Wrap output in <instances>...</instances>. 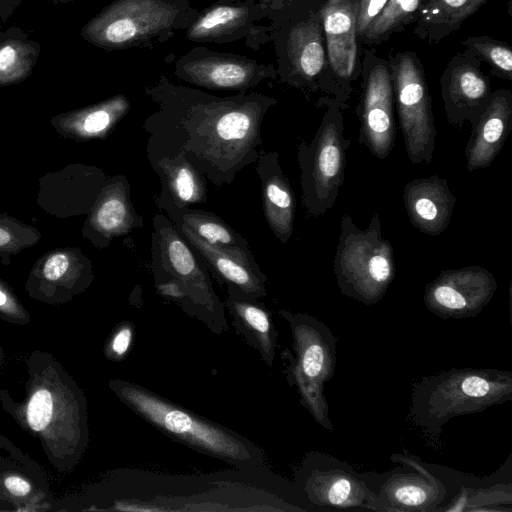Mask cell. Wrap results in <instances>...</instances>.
Returning <instances> with one entry per match:
<instances>
[{
	"label": "cell",
	"instance_id": "1",
	"mask_svg": "<svg viewBox=\"0 0 512 512\" xmlns=\"http://www.w3.org/2000/svg\"><path fill=\"white\" fill-rule=\"evenodd\" d=\"M143 91L157 106L144 124L150 161L182 153L218 188L258 159L262 121L277 103L256 92L215 96L175 84L164 74Z\"/></svg>",
	"mask_w": 512,
	"mask_h": 512
},
{
	"label": "cell",
	"instance_id": "2",
	"mask_svg": "<svg viewBox=\"0 0 512 512\" xmlns=\"http://www.w3.org/2000/svg\"><path fill=\"white\" fill-rule=\"evenodd\" d=\"M512 399V373L493 368H453L414 384L410 421L431 446H438L451 419L486 410Z\"/></svg>",
	"mask_w": 512,
	"mask_h": 512
},
{
	"label": "cell",
	"instance_id": "3",
	"mask_svg": "<svg viewBox=\"0 0 512 512\" xmlns=\"http://www.w3.org/2000/svg\"><path fill=\"white\" fill-rule=\"evenodd\" d=\"M199 10L189 0H113L80 30L106 51L152 48L185 31Z\"/></svg>",
	"mask_w": 512,
	"mask_h": 512
},
{
	"label": "cell",
	"instance_id": "4",
	"mask_svg": "<svg viewBox=\"0 0 512 512\" xmlns=\"http://www.w3.org/2000/svg\"><path fill=\"white\" fill-rule=\"evenodd\" d=\"M320 3L321 0H284L271 6L268 18L277 80L303 93L323 91L327 78Z\"/></svg>",
	"mask_w": 512,
	"mask_h": 512
},
{
	"label": "cell",
	"instance_id": "5",
	"mask_svg": "<svg viewBox=\"0 0 512 512\" xmlns=\"http://www.w3.org/2000/svg\"><path fill=\"white\" fill-rule=\"evenodd\" d=\"M120 398L147 422L174 439L233 465L253 467L262 453L250 441L133 383L117 382Z\"/></svg>",
	"mask_w": 512,
	"mask_h": 512
},
{
	"label": "cell",
	"instance_id": "6",
	"mask_svg": "<svg viewBox=\"0 0 512 512\" xmlns=\"http://www.w3.org/2000/svg\"><path fill=\"white\" fill-rule=\"evenodd\" d=\"M392 243L382 235L374 212L365 229L347 213L341 217L333 271L342 295L365 305L379 302L395 278Z\"/></svg>",
	"mask_w": 512,
	"mask_h": 512
},
{
	"label": "cell",
	"instance_id": "7",
	"mask_svg": "<svg viewBox=\"0 0 512 512\" xmlns=\"http://www.w3.org/2000/svg\"><path fill=\"white\" fill-rule=\"evenodd\" d=\"M327 106L310 142L298 146L302 205L309 216L318 217L330 210L344 183L346 151L350 139L344 134L345 106L333 98H322Z\"/></svg>",
	"mask_w": 512,
	"mask_h": 512
},
{
	"label": "cell",
	"instance_id": "8",
	"mask_svg": "<svg viewBox=\"0 0 512 512\" xmlns=\"http://www.w3.org/2000/svg\"><path fill=\"white\" fill-rule=\"evenodd\" d=\"M279 313L289 323L293 338L294 354L285 353L287 378L296 386L301 403L315 421L333 431L324 386L335 373L336 339L331 330L313 316L286 310Z\"/></svg>",
	"mask_w": 512,
	"mask_h": 512
},
{
	"label": "cell",
	"instance_id": "9",
	"mask_svg": "<svg viewBox=\"0 0 512 512\" xmlns=\"http://www.w3.org/2000/svg\"><path fill=\"white\" fill-rule=\"evenodd\" d=\"M388 62L407 156L412 164H429L437 130L423 64L413 51L391 54Z\"/></svg>",
	"mask_w": 512,
	"mask_h": 512
},
{
	"label": "cell",
	"instance_id": "10",
	"mask_svg": "<svg viewBox=\"0 0 512 512\" xmlns=\"http://www.w3.org/2000/svg\"><path fill=\"white\" fill-rule=\"evenodd\" d=\"M297 487L306 501L318 507L379 511L376 492L365 476L331 455H307L297 475Z\"/></svg>",
	"mask_w": 512,
	"mask_h": 512
},
{
	"label": "cell",
	"instance_id": "11",
	"mask_svg": "<svg viewBox=\"0 0 512 512\" xmlns=\"http://www.w3.org/2000/svg\"><path fill=\"white\" fill-rule=\"evenodd\" d=\"M360 77L362 96L357 113L360 120L359 142L370 153L385 159L395 144V101L388 59L364 50Z\"/></svg>",
	"mask_w": 512,
	"mask_h": 512
},
{
	"label": "cell",
	"instance_id": "12",
	"mask_svg": "<svg viewBox=\"0 0 512 512\" xmlns=\"http://www.w3.org/2000/svg\"><path fill=\"white\" fill-rule=\"evenodd\" d=\"M357 8L358 0H321L319 6L328 62L323 91L345 107L361 71Z\"/></svg>",
	"mask_w": 512,
	"mask_h": 512
},
{
	"label": "cell",
	"instance_id": "13",
	"mask_svg": "<svg viewBox=\"0 0 512 512\" xmlns=\"http://www.w3.org/2000/svg\"><path fill=\"white\" fill-rule=\"evenodd\" d=\"M173 75L190 85L209 90L245 92L265 80H277L275 65L244 55L198 46L173 62Z\"/></svg>",
	"mask_w": 512,
	"mask_h": 512
},
{
	"label": "cell",
	"instance_id": "14",
	"mask_svg": "<svg viewBox=\"0 0 512 512\" xmlns=\"http://www.w3.org/2000/svg\"><path fill=\"white\" fill-rule=\"evenodd\" d=\"M272 11L262 0H217L199 10L185 30V38L199 43L244 41L245 46L259 50L270 42L271 26L264 25Z\"/></svg>",
	"mask_w": 512,
	"mask_h": 512
},
{
	"label": "cell",
	"instance_id": "15",
	"mask_svg": "<svg viewBox=\"0 0 512 512\" xmlns=\"http://www.w3.org/2000/svg\"><path fill=\"white\" fill-rule=\"evenodd\" d=\"M494 275L481 266L442 271L425 287L424 304L437 317L464 319L478 315L497 290Z\"/></svg>",
	"mask_w": 512,
	"mask_h": 512
},
{
	"label": "cell",
	"instance_id": "16",
	"mask_svg": "<svg viewBox=\"0 0 512 512\" xmlns=\"http://www.w3.org/2000/svg\"><path fill=\"white\" fill-rule=\"evenodd\" d=\"M107 178L105 172L95 166L68 164L39 179L37 205L59 219L88 214Z\"/></svg>",
	"mask_w": 512,
	"mask_h": 512
},
{
	"label": "cell",
	"instance_id": "17",
	"mask_svg": "<svg viewBox=\"0 0 512 512\" xmlns=\"http://www.w3.org/2000/svg\"><path fill=\"white\" fill-rule=\"evenodd\" d=\"M492 92L481 62L467 50L456 53L440 76L445 115L453 126H461L466 121L473 126L485 111Z\"/></svg>",
	"mask_w": 512,
	"mask_h": 512
},
{
	"label": "cell",
	"instance_id": "18",
	"mask_svg": "<svg viewBox=\"0 0 512 512\" xmlns=\"http://www.w3.org/2000/svg\"><path fill=\"white\" fill-rule=\"evenodd\" d=\"M391 459L411 471L387 475L376 491L379 511H438L448 498L445 483L412 455L393 454Z\"/></svg>",
	"mask_w": 512,
	"mask_h": 512
},
{
	"label": "cell",
	"instance_id": "19",
	"mask_svg": "<svg viewBox=\"0 0 512 512\" xmlns=\"http://www.w3.org/2000/svg\"><path fill=\"white\" fill-rule=\"evenodd\" d=\"M92 262L77 247L57 248L34 263L27 290L41 299H59L81 292L93 280Z\"/></svg>",
	"mask_w": 512,
	"mask_h": 512
},
{
	"label": "cell",
	"instance_id": "20",
	"mask_svg": "<svg viewBox=\"0 0 512 512\" xmlns=\"http://www.w3.org/2000/svg\"><path fill=\"white\" fill-rule=\"evenodd\" d=\"M143 226L124 176L108 177L82 228V237L97 248Z\"/></svg>",
	"mask_w": 512,
	"mask_h": 512
},
{
	"label": "cell",
	"instance_id": "21",
	"mask_svg": "<svg viewBox=\"0 0 512 512\" xmlns=\"http://www.w3.org/2000/svg\"><path fill=\"white\" fill-rule=\"evenodd\" d=\"M153 226L163 270L177 279L186 289L188 299L210 311L217 302L216 295L204 269L193 252L180 237L176 226L157 214Z\"/></svg>",
	"mask_w": 512,
	"mask_h": 512
},
{
	"label": "cell",
	"instance_id": "22",
	"mask_svg": "<svg viewBox=\"0 0 512 512\" xmlns=\"http://www.w3.org/2000/svg\"><path fill=\"white\" fill-rule=\"evenodd\" d=\"M512 128V92L498 89L491 94L485 111L472 126L465 149L470 171L489 166L499 154Z\"/></svg>",
	"mask_w": 512,
	"mask_h": 512
},
{
	"label": "cell",
	"instance_id": "23",
	"mask_svg": "<svg viewBox=\"0 0 512 512\" xmlns=\"http://www.w3.org/2000/svg\"><path fill=\"white\" fill-rule=\"evenodd\" d=\"M403 200L411 224L429 236L446 230L456 203L448 181L437 175L408 182Z\"/></svg>",
	"mask_w": 512,
	"mask_h": 512
},
{
	"label": "cell",
	"instance_id": "24",
	"mask_svg": "<svg viewBox=\"0 0 512 512\" xmlns=\"http://www.w3.org/2000/svg\"><path fill=\"white\" fill-rule=\"evenodd\" d=\"M256 170L261 180L263 209L274 236L286 244L293 233L295 199L276 152L261 151Z\"/></svg>",
	"mask_w": 512,
	"mask_h": 512
},
{
	"label": "cell",
	"instance_id": "25",
	"mask_svg": "<svg viewBox=\"0 0 512 512\" xmlns=\"http://www.w3.org/2000/svg\"><path fill=\"white\" fill-rule=\"evenodd\" d=\"M130 109L129 99L117 94L92 105L54 115L50 123L66 139L79 142L104 139Z\"/></svg>",
	"mask_w": 512,
	"mask_h": 512
},
{
	"label": "cell",
	"instance_id": "26",
	"mask_svg": "<svg viewBox=\"0 0 512 512\" xmlns=\"http://www.w3.org/2000/svg\"><path fill=\"white\" fill-rule=\"evenodd\" d=\"M158 206L163 207L171 215L172 220L186 224L199 238L226 253L244 265L261 271L249 248L247 241L236 233L229 225L216 215L190 208H177L173 202L161 193L157 200Z\"/></svg>",
	"mask_w": 512,
	"mask_h": 512
},
{
	"label": "cell",
	"instance_id": "27",
	"mask_svg": "<svg viewBox=\"0 0 512 512\" xmlns=\"http://www.w3.org/2000/svg\"><path fill=\"white\" fill-rule=\"evenodd\" d=\"M183 236L199 252L206 263L227 285L235 287L244 296L256 299L266 295V276L232 258L199 238L186 224L172 220Z\"/></svg>",
	"mask_w": 512,
	"mask_h": 512
},
{
	"label": "cell",
	"instance_id": "28",
	"mask_svg": "<svg viewBox=\"0 0 512 512\" xmlns=\"http://www.w3.org/2000/svg\"><path fill=\"white\" fill-rule=\"evenodd\" d=\"M228 294L226 303L237 329L260 352L264 361L272 366L278 334L268 311L233 286L228 285Z\"/></svg>",
	"mask_w": 512,
	"mask_h": 512
},
{
	"label": "cell",
	"instance_id": "29",
	"mask_svg": "<svg viewBox=\"0 0 512 512\" xmlns=\"http://www.w3.org/2000/svg\"><path fill=\"white\" fill-rule=\"evenodd\" d=\"M488 0H426L413 33L421 41L437 44L458 30Z\"/></svg>",
	"mask_w": 512,
	"mask_h": 512
},
{
	"label": "cell",
	"instance_id": "30",
	"mask_svg": "<svg viewBox=\"0 0 512 512\" xmlns=\"http://www.w3.org/2000/svg\"><path fill=\"white\" fill-rule=\"evenodd\" d=\"M163 182L162 194L177 208L206 202L205 178L182 153L173 157H161L151 162Z\"/></svg>",
	"mask_w": 512,
	"mask_h": 512
},
{
	"label": "cell",
	"instance_id": "31",
	"mask_svg": "<svg viewBox=\"0 0 512 512\" xmlns=\"http://www.w3.org/2000/svg\"><path fill=\"white\" fill-rule=\"evenodd\" d=\"M41 53L40 44L18 26L0 33V87L19 84L33 72Z\"/></svg>",
	"mask_w": 512,
	"mask_h": 512
},
{
	"label": "cell",
	"instance_id": "32",
	"mask_svg": "<svg viewBox=\"0 0 512 512\" xmlns=\"http://www.w3.org/2000/svg\"><path fill=\"white\" fill-rule=\"evenodd\" d=\"M426 0H389L379 15L371 22L358 42L377 45L388 41L418 20L419 12Z\"/></svg>",
	"mask_w": 512,
	"mask_h": 512
},
{
	"label": "cell",
	"instance_id": "33",
	"mask_svg": "<svg viewBox=\"0 0 512 512\" xmlns=\"http://www.w3.org/2000/svg\"><path fill=\"white\" fill-rule=\"evenodd\" d=\"M461 44L481 63L488 64L493 75L512 80V48L507 42L489 36H470Z\"/></svg>",
	"mask_w": 512,
	"mask_h": 512
},
{
	"label": "cell",
	"instance_id": "34",
	"mask_svg": "<svg viewBox=\"0 0 512 512\" xmlns=\"http://www.w3.org/2000/svg\"><path fill=\"white\" fill-rule=\"evenodd\" d=\"M510 483H495L489 487H461L449 505L441 507V511H491V505L512 503Z\"/></svg>",
	"mask_w": 512,
	"mask_h": 512
},
{
	"label": "cell",
	"instance_id": "35",
	"mask_svg": "<svg viewBox=\"0 0 512 512\" xmlns=\"http://www.w3.org/2000/svg\"><path fill=\"white\" fill-rule=\"evenodd\" d=\"M40 231L23 221L0 211V262L8 264L11 256L36 245Z\"/></svg>",
	"mask_w": 512,
	"mask_h": 512
},
{
	"label": "cell",
	"instance_id": "36",
	"mask_svg": "<svg viewBox=\"0 0 512 512\" xmlns=\"http://www.w3.org/2000/svg\"><path fill=\"white\" fill-rule=\"evenodd\" d=\"M53 414V399L46 389L37 390L30 398L26 419L32 430L43 431L49 424Z\"/></svg>",
	"mask_w": 512,
	"mask_h": 512
},
{
	"label": "cell",
	"instance_id": "37",
	"mask_svg": "<svg viewBox=\"0 0 512 512\" xmlns=\"http://www.w3.org/2000/svg\"><path fill=\"white\" fill-rule=\"evenodd\" d=\"M389 0H358L356 16L357 39L361 38L371 22L379 15Z\"/></svg>",
	"mask_w": 512,
	"mask_h": 512
},
{
	"label": "cell",
	"instance_id": "38",
	"mask_svg": "<svg viewBox=\"0 0 512 512\" xmlns=\"http://www.w3.org/2000/svg\"><path fill=\"white\" fill-rule=\"evenodd\" d=\"M133 339V328L129 324L122 325L114 334L110 351L115 358L121 359L128 352Z\"/></svg>",
	"mask_w": 512,
	"mask_h": 512
},
{
	"label": "cell",
	"instance_id": "39",
	"mask_svg": "<svg viewBox=\"0 0 512 512\" xmlns=\"http://www.w3.org/2000/svg\"><path fill=\"white\" fill-rule=\"evenodd\" d=\"M157 289L162 295L173 299L184 300L188 298V294L184 286L180 281L173 277L163 283H157Z\"/></svg>",
	"mask_w": 512,
	"mask_h": 512
},
{
	"label": "cell",
	"instance_id": "40",
	"mask_svg": "<svg viewBox=\"0 0 512 512\" xmlns=\"http://www.w3.org/2000/svg\"><path fill=\"white\" fill-rule=\"evenodd\" d=\"M19 310L18 302L10 292L7 285L0 280V311L6 313H17Z\"/></svg>",
	"mask_w": 512,
	"mask_h": 512
},
{
	"label": "cell",
	"instance_id": "41",
	"mask_svg": "<svg viewBox=\"0 0 512 512\" xmlns=\"http://www.w3.org/2000/svg\"><path fill=\"white\" fill-rule=\"evenodd\" d=\"M5 486L12 494L16 496H25L31 490L30 484L26 480L17 476H9L6 478Z\"/></svg>",
	"mask_w": 512,
	"mask_h": 512
},
{
	"label": "cell",
	"instance_id": "42",
	"mask_svg": "<svg viewBox=\"0 0 512 512\" xmlns=\"http://www.w3.org/2000/svg\"><path fill=\"white\" fill-rule=\"evenodd\" d=\"M19 0H0V19L6 22L20 5Z\"/></svg>",
	"mask_w": 512,
	"mask_h": 512
},
{
	"label": "cell",
	"instance_id": "43",
	"mask_svg": "<svg viewBox=\"0 0 512 512\" xmlns=\"http://www.w3.org/2000/svg\"><path fill=\"white\" fill-rule=\"evenodd\" d=\"M48 1L53 5H58V4H67V3L75 2L78 0H48Z\"/></svg>",
	"mask_w": 512,
	"mask_h": 512
},
{
	"label": "cell",
	"instance_id": "44",
	"mask_svg": "<svg viewBox=\"0 0 512 512\" xmlns=\"http://www.w3.org/2000/svg\"><path fill=\"white\" fill-rule=\"evenodd\" d=\"M262 1H264L265 3H267L269 5H274V4H278L279 2L284 1V0H262Z\"/></svg>",
	"mask_w": 512,
	"mask_h": 512
},
{
	"label": "cell",
	"instance_id": "45",
	"mask_svg": "<svg viewBox=\"0 0 512 512\" xmlns=\"http://www.w3.org/2000/svg\"><path fill=\"white\" fill-rule=\"evenodd\" d=\"M20 2H22V0H19Z\"/></svg>",
	"mask_w": 512,
	"mask_h": 512
},
{
	"label": "cell",
	"instance_id": "46",
	"mask_svg": "<svg viewBox=\"0 0 512 512\" xmlns=\"http://www.w3.org/2000/svg\"><path fill=\"white\" fill-rule=\"evenodd\" d=\"M0 33H1V30H0Z\"/></svg>",
	"mask_w": 512,
	"mask_h": 512
}]
</instances>
